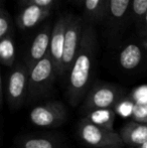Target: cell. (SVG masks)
<instances>
[{
	"label": "cell",
	"instance_id": "cell-1",
	"mask_svg": "<svg viewBox=\"0 0 147 148\" xmlns=\"http://www.w3.org/2000/svg\"><path fill=\"white\" fill-rule=\"evenodd\" d=\"M97 53L98 38L95 25L87 22L82 45L67 76L66 96L69 104L73 107L83 103L94 83Z\"/></svg>",
	"mask_w": 147,
	"mask_h": 148
},
{
	"label": "cell",
	"instance_id": "cell-2",
	"mask_svg": "<svg viewBox=\"0 0 147 148\" xmlns=\"http://www.w3.org/2000/svg\"><path fill=\"white\" fill-rule=\"evenodd\" d=\"M29 68L25 62H18L1 80V105L4 100L11 110H18L27 104Z\"/></svg>",
	"mask_w": 147,
	"mask_h": 148
},
{
	"label": "cell",
	"instance_id": "cell-9",
	"mask_svg": "<svg viewBox=\"0 0 147 148\" xmlns=\"http://www.w3.org/2000/svg\"><path fill=\"white\" fill-rule=\"evenodd\" d=\"M70 13L61 14L55 19L51 32V45H49V57L53 60L57 78H64L63 58L65 49V37L68 24L70 20Z\"/></svg>",
	"mask_w": 147,
	"mask_h": 148
},
{
	"label": "cell",
	"instance_id": "cell-3",
	"mask_svg": "<svg viewBox=\"0 0 147 148\" xmlns=\"http://www.w3.org/2000/svg\"><path fill=\"white\" fill-rule=\"evenodd\" d=\"M57 76L49 55L29 69L27 104L32 105L53 93Z\"/></svg>",
	"mask_w": 147,
	"mask_h": 148
},
{
	"label": "cell",
	"instance_id": "cell-10",
	"mask_svg": "<svg viewBox=\"0 0 147 148\" xmlns=\"http://www.w3.org/2000/svg\"><path fill=\"white\" fill-rule=\"evenodd\" d=\"M119 66L126 72H133L147 62V43L137 38L124 42L117 53Z\"/></svg>",
	"mask_w": 147,
	"mask_h": 148
},
{
	"label": "cell",
	"instance_id": "cell-24",
	"mask_svg": "<svg viewBox=\"0 0 147 148\" xmlns=\"http://www.w3.org/2000/svg\"><path fill=\"white\" fill-rule=\"evenodd\" d=\"M135 148H147V141L145 143H143L142 145H140V146H138V147H135Z\"/></svg>",
	"mask_w": 147,
	"mask_h": 148
},
{
	"label": "cell",
	"instance_id": "cell-8",
	"mask_svg": "<svg viewBox=\"0 0 147 148\" xmlns=\"http://www.w3.org/2000/svg\"><path fill=\"white\" fill-rule=\"evenodd\" d=\"M86 23V20L83 16H78L75 14H71L70 16L69 24L66 31L65 49H64L63 58V70L65 77L68 76V73L82 45Z\"/></svg>",
	"mask_w": 147,
	"mask_h": 148
},
{
	"label": "cell",
	"instance_id": "cell-23",
	"mask_svg": "<svg viewBox=\"0 0 147 148\" xmlns=\"http://www.w3.org/2000/svg\"><path fill=\"white\" fill-rule=\"evenodd\" d=\"M30 2V0H18V4H19L20 7H24L26 4H28Z\"/></svg>",
	"mask_w": 147,
	"mask_h": 148
},
{
	"label": "cell",
	"instance_id": "cell-14",
	"mask_svg": "<svg viewBox=\"0 0 147 148\" xmlns=\"http://www.w3.org/2000/svg\"><path fill=\"white\" fill-rule=\"evenodd\" d=\"M119 134L125 147H138L147 141V124L130 121L120 129Z\"/></svg>",
	"mask_w": 147,
	"mask_h": 148
},
{
	"label": "cell",
	"instance_id": "cell-13",
	"mask_svg": "<svg viewBox=\"0 0 147 148\" xmlns=\"http://www.w3.org/2000/svg\"><path fill=\"white\" fill-rule=\"evenodd\" d=\"M51 13V9L28 3L21 8L16 19V23L21 30H29L40 24L45 18L49 17Z\"/></svg>",
	"mask_w": 147,
	"mask_h": 148
},
{
	"label": "cell",
	"instance_id": "cell-6",
	"mask_svg": "<svg viewBox=\"0 0 147 148\" xmlns=\"http://www.w3.org/2000/svg\"><path fill=\"white\" fill-rule=\"evenodd\" d=\"M130 11L131 0H109L104 21L106 37L110 47H116L119 43L128 20H130Z\"/></svg>",
	"mask_w": 147,
	"mask_h": 148
},
{
	"label": "cell",
	"instance_id": "cell-16",
	"mask_svg": "<svg viewBox=\"0 0 147 148\" xmlns=\"http://www.w3.org/2000/svg\"><path fill=\"white\" fill-rule=\"evenodd\" d=\"M16 49L14 35L6 36L0 39V60L3 66L12 69L15 62Z\"/></svg>",
	"mask_w": 147,
	"mask_h": 148
},
{
	"label": "cell",
	"instance_id": "cell-15",
	"mask_svg": "<svg viewBox=\"0 0 147 148\" xmlns=\"http://www.w3.org/2000/svg\"><path fill=\"white\" fill-rule=\"evenodd\" d=\"M108 4L109 0H83L84 19L93 25L103 22L106 17Z\"/></svg>",
	"mask_w": 147,
	"mask_h": 148
},
{
	"label": "cell",
	"instance_id": "cell-17",
	"mask_svg": "<svg viewBox=\"0 0 147 148\" xmlns=\"http://www.w3.org/2000/svg\"><path fill=\"white\" fill-rule=\"evenodd\" d=\"M86 117L90 119L95 124L100 125L102 127L108 129H113L114 119H115V111L113 109L107 110H97V111H92L90 113L86 114Z\"/></svg>",
	"mask_w": 147,
	"mask_h": 148
},
{
	"label": "cell",
	"instance_id": "cell-5",
	"mask_svg": "<svg viewBox=\"0 0 147 148\" xmlns=\"http://www.w3.org/2000/svg\"><path fill=\"white\" fill-rule=\"evenodd\" d=\"M77 135L89 148H125L119 132L95 124L87 117L77 124Z\"/></svg>",
	"mask_w": 147,
	"mask_h": 148
},
{
	"label": "cell",
	"instance_id": "cell-7",
	"mask_svg": "<svg viewBox=\"0 0 147 148\" xmlns=\"http://www.w3.org/2000/svg\"><path fill=\"white\" fill-rule=\"evenodd\" d=\"M68 119V110L63 102L49 100L34 106L29 112L32 125L40 128H57Z\"/></svg>",
	"mask_w": 147,
	"mask_h": 148
},
{
	"label": "cell",
	"instance_id": "cell-22",
	"mask_svg": "<svg viewBox=\"0 0 147 148\" xmlns=\"http://www.w3.org/2000/svg\"><path fill=\"white\" fill-rule=\"evenodd\" d=\"M29 3L36 4L37 6H40L42 8H46V9H53V6L57 3V0H30Z\"/></svg>",
	"mask_w": 147,
	"mask_h": 148
},
{
	"label": "cell",
	"instance_id": "cell-4",
	"mask_svg": "<svg viewBox=\"0 0 147 148\" xmlns=\"http://www.w3.org/2000/svg\"><path fill=\"white\" fill-rule=\"evenodd\" d=\"M126 90L122 87L103 81H94L83 101V112L88 114L97 110L116 108L124 100Z\"/></svg>",
	"mask_w": 147,
	"mask_h": 148
},
{
	"label": "cell",
	"instance_id": "cell-21",
	"mask_svg": "<svg viewBox=\"0 0 147 148\" xmlns=\"http://www.w3.org/2000/svg\"><path fill=\"white\" fill-rule=\"evenodd\" d=\"M135 30L136 34H137V38L147 43V12L144 15L143 19L141 20L140 24L135 28Z\"/></svg>",
	"mask_w": 147,
	"mask_h": 148
},
{
	"label": "cell",
	"instance_id": "cell-19",
	"mask_svg": "<svg viewBox=\"0 0 147 148\" xmlns=\"http://www.w3.org/2000/svg\"><path fill=\"white\" fill-rule=\"evenodd\" d=\"M14 35V21L10 13L2 5L0 9V39Z\"/></svg>",
	"mask_w": 147,
	"mask_h": 148
},
{
	"label": "cell",
	"instance_id": "cell-26",
	"mask_svg": "<svg viewBox=\"0 0 147 148\" xmlns=\"http://www.w3.org/2000/svg\"><path fill=\"white\" fill-rule=\"evenodd\" d=\"M1 1H2V3H3V2H4V1H5V0H1Z\"/></svg>",
	"mask_w": 147,
	"mask_h": 148
},
{
	"label": "cell",
	"instance_id": "cell-18",
	"mask_svg": "<svg viewBox=\"0 0 147 148\" xmlns=\"http://www.w3.org/2000/svg\"><path fill=\"white\" fill-rule=\"evenodd\" d=\"M147 12V0H131L130 22L137 27Z\"/></svg>",
	"mask_w": 147,
	"mask_h": 148
},
{
	"label": "cell",
	"instance_id": "cell-12",
	"mask_svg": "<svg viewBox=\"0 0 147 148\" xmlns=\"http://www.w3.org/2000/svg\"><path fill=\"white\" fill-rule=\"evenodd\" d=\"M14 148H64V138L55 133H27L16 137Z\"/></svg>",
	"mask_w": 147,
	"mask_h": 148
},
{
	"label": "cell",
	"instance_id": "cell-11",
	"mask_svg": "<svg viewBox=\"0 0 147 148\" xmlns=\"http://www.w3.org/2000/svg\"><path fill=\"white\" fill-rule=\"evenodd\" d=\"M53 26V24H51V22H45L41 24L36 31L24 58V62L29 69L49 55Z\"/></svg>",
	"mask_w": 147,
	"mask_h": 148
},
{
	"label": "cell",
	"instance_id": "cell-20",
	"mask_svg": "<svg viewBox=\"0 0 147 148\" xmlns=\"http://www.w3.org/2000/svg\"><path fill=\"white\" fill-rule=\"evenodd\" d=\"M132 116L134 121L147 124V103L135 104L132 110Z\"/></svg>",
	"mask_w": 147,
	"mask_h": 148
},
{
	"label": "cell",
	"instance_id": "cell-25",
	"mask_svg": "<svg viewBox=\"0 0 147 148\" xmlns=\"http://www.w3.org/2000/svg\"><path fill=\"white\" fill-rule=\"evenodd\" d=\"M75 1H76L77 3H79V4H81V5H82V1H83V0H75Z\"/></svg>",
	"mask_w": 147,
	"mask_h": 148
}]
</instances>
